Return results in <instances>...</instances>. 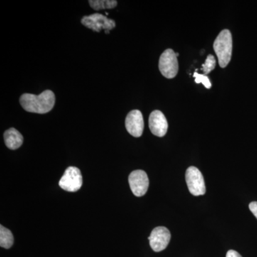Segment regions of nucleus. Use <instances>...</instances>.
Masks as SVG:
<instances>
[{"instance_id": "obj_1", "label": "nucleus", "mask_w": 257, "mask_h": 257, "mask_svg": "<svg viewBox=\"0 0 257 257\" xmlns=\"http://www.w3.org/2000/svg\"><path fill=\"white\" fill-rule=\"evenodd\" d=\"M23 109L28 112L46 114L53 109L55 104V95L51 90H45L39 95L24 94L20 99Z\"/></svg>"}, {"instance_id": "obj_2", "label": "nucleus", "mask_w": 257, "mask_h": 257, "mask_svg": "<svg viewBox=\"0 0 257 257\" xmlns=\"http://www.w3.org/2000/svg\"><path fill=\"white\" fill-rule=\"evenodd\" d=\"M232 37L229 30H222L214 42V50L221 67L224 68L229 64L232 54Z\"/></svg>"}, {"instance_id": "obj_3", "label": "nucleus", "mask_w": 257, "mask_h": 257, "mask_svg": "<svg viewBox=\"0 0 257 257\" xmlns=\"http://www.w3.org/2000/svg\"><path fill=\"white\" fill-rule=\"evenodd\" d=\"M159 69L166 78L172 79L177 76L179 71L178 60L175 52L172 49H167L161 55Z\"/></svg>"}, {"instance_id": "obj_4", "label": "nucleus", "mask_w": 257, "mask_h": 257, "mask_svg": "<svg viewBox=\"0 0 257 257\" xmlns=\"http://www.w3.org/2000/svg\"><path fill=\"white\" fill-rule=\"evenodd\" d=\"M82 173L75 167H69L66 169L63 176L59 182L61 188L69 192H77L82 187Z\"/></svg>"}, {"instance_id": "obj_5", "label": "nucleus", "mask_w": 257, "mask_h": 257, "mask_svg": "<svg viewBox=\"0 0 257 257\" xmlns=\"http://www.w3.org/2000/svg\"><path fill=\"white\" fill-rule=\"evenodd\" d=\"M186 182L189 192L194 196L204 195L206 193L205 183L202 172L197 167H189L186 171Z\"/></svg>"}, {"instance_id": "obj_6", "label": "nucleus", "mask_w": 257, "mask_h": 257, "mask_svg": "<svg viewBox=\"0 0 257 257\" xmlns=\"http://www.w3.org/2000/svg\"><path fill=\"white\" fill-rule=\"evenodd\" d=\"M81 23L86 28L91 29L93 31L96 32H99L101 30L110 31L116 27V23L114 20L99 13L83 17Z\"/></svg>"}, {"instance_id": "obj_7", "label": "nucleus", "mask_w": 257, "mask_h": 257, "mask_svg": "<svg viewBox=\"0 0 257 257\" xmlns=\"http://www.w3.org/2000/svg\"><path fill=\"white\" fill-rule=\"evenodd\" d=\"M128 184L134 195L140 197L146 194L150 181L146 172L139 170L133 171L128 176Z\"/></svg>"}, {"instance_id": "obj_8", "label": "nucleus", "mask_w": 257, "mask_h": 257, "mask_svg": "<svg viewBox=\"0 0 257 257\" xmlns=\"http://www.w3.org/2000/svg\"><path fill=\"white\" fill-rule=\"evenodd\" d=\"M150 245L155 252L163 251L168 246L171 239L170 230L165 226H157L152 230L149 236Z\"/></svg>"}, {"instance_id": "obj_9", "label": "nucleus", "mask_w": 257, "mask_h": 257, "mask_svg": "<svg viewBox=\"0 0 257 257\" xmlns=\"http://www.w3.org/2000/svg\"><path fill=\"white\" fill-rule=\"evenodd\" d=\"M125 126L132 136L140 138L143 135L145 123L141 111L135 109L130 111L125 119Z\"/></svg>"}, {"instance_id": "obj_10", "label": "nucleus", "mask_w": 257, "mask_h": 257, "mask_svg": "<svg viewBox=\"0 0 257 257\" xmlns=\"http://www.w3.org/2000/svg\"><path fill=\"white\" fill-rule=\"evenodd\" d=\"M149 126L151 133L155 136L159 138L165 136L168 130V122L165 114L159 110L152 111L149 118Z\"/></svg>"}, {"instance_id": "obj_11", "label": "nucleus", "mask_w": 257, "mask_h": 257, "mask_svg": "<svg viewBox=\"0 0 257 257\" xmlns=\"http://www.w3.org/2000/svg\"><path fill=\"white\" fill-rule=\"evenodd\" d=\"M5 143L10 150L20 148L23 143V137L16 128H10L4 134Z\"/></svg>"}, {"instance_id": "obj_12", "label": "nucleus", "mask_w": 257, "mask_h": 257, "mask_svg": "<svg viewBox=\"0 0 257 257\" xmlns=\"http://www.w3.org/2000/svg\"><path fill=\"white\" fill-rule=\"evenodd\" d=\"M14 243V236L10 229H7L3 225H0V246L7 248H11Z\"/></svg>"}, {"instance_id": "obj_13", "label": "nucleus", "mask_w": 257, "mask_h": 257, "mask_svg": "<svg viewBox=\"0 0 257 257\" xmlns=\"http://www.w3.org/2000/svg\"><path fill=\"white\" fill-rule=\"evenodd\" d=\"M91 8L94 10L113 9L117 5V2L114 0H90L89 1Z\"/></svg>"}, {"instance_id": "obj_14", "label": "nucleus", "mask_w": 257, "mask_h": 257, "mask_svg": "<svg viewBox=\"0 0 257 257\" xmlns=\"http://www.w3.org/2000/svg\"><path fill=\"white\" fill-rule=\"evenodd\" d=\"M216 67V60L214 56L209 55L208 56L205 63L203 64L202 70L204 72V75L210 73Z\"/></svg>"}, {"instance_id": "obj_15", "label": "nucleus", "mask_w": 257, "mask_h": 257, "mask_svg": "<svg viewBox=\"0 0 257 257\" xmlns=\"http://www.w3.org/2000/svg\"><path fill=\"white\" fill-rule=\"evenodd\" d=\"M194 77H195V82L197 84H200L202 83L203 85L207 89H210L211 87V84L210 80H209V77L207 75L204 74H201L195 72L194 74Z\"/></svg>"}, {"instance_id": "obj_16", "label": "nucleus", "mask_w": 257, "mask_h": 257, "mask_svg": "<svg viewBox=\"0 0 257 257\" xmlns=\"http://www.w3.org/2000/svg\"><path fill=\"white\" fill-rule=\"evenodd\" d=\"M248 207H249L250 211L252 212L253 215H254L255 217L257 219V202L250 203Z\"/></svg>"}, {"instance_id": "obj_17", "label": "nucleus", "mask_w": 257, "mask_h": 257, "mask_svg": "<svg viewBox=\"0 0 257 257\" xmlns=\"http://www.w3.org/2000/svg\"><path fill=\"white\" fill-rule=\"evenodd\" d=\"M226 257H242L240 255L239 253L234 250H229L226 253Z\"/></svg>"}, {"instance_id": "obj_18", "label": "nucleus", "mask_w": 257, "mask_h": 257, "mask_svg": "<svg viewBox=\"0 0 257 257\" xmlns=\"http://www.w3.org/2000/svg\"><path fill=\"white\" fill-rule=\"evenodd\" d=\"M105 34H109V31H108V30H106V31H105Z\"/></svg>"}, {"instance_id": "obj_19", "label": "nucleus", "mask_w": 257, "mask_h": 257, "mask_svg": "<svg viewBox=\"0 0 257 257\" xmlns=\"http://www.w3.org/2000/svg\"><path fill=\"white\" fill-rule=\"evenodd\" d=\"M176 55H177V57H178V56H179V53H178V52H177V53H176Z\"/></svg>"}]
</instances>
